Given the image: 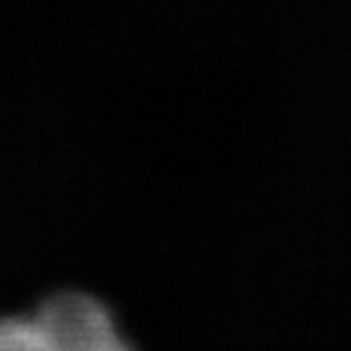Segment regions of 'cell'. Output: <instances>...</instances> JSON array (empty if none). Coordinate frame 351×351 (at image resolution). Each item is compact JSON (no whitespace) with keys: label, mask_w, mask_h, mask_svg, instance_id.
Segmentation results:
<instances>
[{"label":"cell","mask_w":351,"mask_h":351,"mask_svg":"<svg viewBox=\"0 0 351 351\" xmlns=\"http://www.w3.org/2000/svg\"><path fill=\"white\" fill-rule=\"evenodd\" d=\"M0 351H53L47 334L32 316H3L0 319Z\"/></svg>","instance_id":"7a4b0ae2"},{"label":"cell","mask_w":351,"mask_h":351,"mask_svg":"<svg viewBox=\"0 0 351 351\" xmlns=\"http://www.w3.org/2000/svg\"><path fill=\"white\" fill-rule=\"evenodd\" d=\"M53 351H135L112 311L88 293H59L36 311Z\"/></svg>","instance_id":"6da1fadb"}]
</instances>
